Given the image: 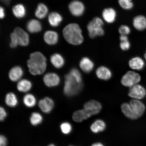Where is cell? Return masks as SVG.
Segmentation results:
<instances>
[{"mask_svg": "<svg viewBox=\"0 0 146 146\" xmlns=\"http://www.w3.org/2000/svg\"><path fill=\"white\" fill-rule=\"evenodd\" d=\"M32 87L31 82L26 79L20 80L17 84V88L20 92H26L30 90Z\"/></svg>", "mask_w": 146, "mask_h": 146, "instance_id": "26", "label": "cell"}, {"mask_svg": "<svg viewBox=\"0 0 146 146\" xmlns=\"http://www.w3.org/2000/svg\"><path fill=\"white\" fill-rule=\"evenodd\" d=\"M14 32L17 38L18 44L21 46H27L29 43V36L28 34L22 29L17 27Z\"/></svg>", "mask_w": 146, "mask_h": 146, "instance_id": "10", "label": "cell"}, {"mask_svg": "<svg viewBox=\"0 0 146 146\" xmlns=\"http://www.w3.org/2000/svg\"><path fill=\"white\" fill-rule=\"evenodd\" d=\"M48 12V9L46 5L43 3H40L36 9L35 15L39 19H42L46 16Z\"/></svg>", "mask_w": 146, "mask_h": 146, "instance_id": "25", "label": "cell"}, {"mask_svg": "<svg viewBox=\"0 0 146 146\" xmlns=\"http://www.w3.org/2000/svg\"><path fill=\"white\" fill-rule=\"evenodd\" d=\"M14 15L18 18H22L26 14V10L24 6L21 4L16 5L12 8Z\"/></svg>", "mask_w": 146, "mask_h": 146, "instance_id": "27", "label": "cell"}, {"mask_svg": "<svg viewBox=\"0 0 146 146\" xmlns=\"http://www.w3.org/2000/svg\"><path fill=\"white\" fill-rule=\"evenodd\" d=\"M27 30L32 33H36L41 31L42 30V25L40 21L36 19H32L27 23Z\"/></svg>", "mask_w": 146, "mask_h": 146, "instance_id": "18", "label": "cell"}, {"mask_svg": "<svg viewBox=\"0 0 146 146\" xmlns=\"http://www.w3.org/2000/svg\"><path fill=\"white\" fill-rule=\"evenodd\" d=\"M104 23L100 18L96 17L89 23L87 26L89 35L91 38L97 36H102L104 34V31L102 26Z\"/></svg>", "mask_w": 146, "mask_h": 146, "instance_id": "5", "label": "cell"}, {"mask_svg": "<svg viewBox=\"0 0 146 146\" xmlns=\"http://www.w3.org/2000/svg\"><path fill=\"white\" fill-rule=\"evenodd\" d=\"M68 7L71 13L75 16H81L85 10V7L83 3L77 0L71 2Z\"/></svg>", "mask_w": 146, "mask_h": 146, "instance_id": "9", "label": "cell"}, {"mask_svg": "<svg viewBox=\"0 0 146 146\" xmlns=\"http://www.w3.org/2000/svg\"><path fill=\"white\" fill-rule=\"evenodd\" d=\"M73 146V145H70V146Z\"/></svg>", "mask_w": 146, "mask_h": 146, "instance_id": "42", "label": "cell"}, {"mask_svg": "<svg viewBox=\"0 0 146 146\" xmlns=\"http://www.w3.org/2000/svg\"><path fill=\"white\" fill-rule=\"evenodd\" d=\"M144 56H145V60H146V52L145 53V55H144Z\"/></svg>", "mask_w": 146, "mask_h": 146, "instance_id": "41", "label": "cell"}, {"mask_svg": "<svg viewBox=\"0 0 146 146\" xmlns=\"http://www.w3.org/2000/svg\"><path fill=\"white\" fill-rule=\"evenodd\" d=\"M141 80L139 74L132 71L127 72L121 80L122 85L125 87H132L139 82Z\"/></svg>", "mask_w": 146, "mask_h": 146, "instance_id": "6", "label": "cell"}, {"mask_svg": "<svg viewBox=\"0 0 146 146\" xmlns=\"http://www.w3.org/2000/svg\"><path fill=\"white\" fill-rule=\"evenodd\" d=\"M5 17V13L4 9L2 7L0 8V17L1 19H3Z\"/></svg>", "mask_w": 146, "mask_h": 146, "instance_id": "38", "label": "cell"}, {"mask_svg": "<svg viewBox=\"0 0 146 146\" xmlns=\"http://www.w3.org/2000/svg\"><path fill=\"white\" fill-rule=\"evenodd\" d=\"M27 65L31 74L33 75L41 74L46 69V59L40 52H34L30 54Z\"/></svg>", "mask_w": 146, "mask_h": 146, "instance_id": "3", "label": "cell"}, {"mask_svg": "<svg viewBox=\"0 0 146 146\" xmlns=\"http://www.w3.org/2000/svg\"><path fill=\"white\" fill-rule=\"evenodd\" d=\"M42 120V116L37 112L33 113L30 118L31 123L34 126L40 124Z\"/></svg>", "mask_w": 146, "mask_h": 146, "instance_id": "30", "label": "cell"}, {"mask_svg": "<svg viewBox=\"0 0 146 146\" xmlns=\"http://www.w3.org/2000/svg\"><path fill=\"white\" fill-rule=\"evenodd\" d=\"M118 2L120 6L125 10H129L133 6L131 0H118Z\"/></svg>", "mask_w": 146, "mask_h": 146, "instance_id": "32", "label": "cell"}, {"mask_svg": "<svg viewBox=\"0 0 146 146\" xmlns=\"http://www.w3.org/2000/svg\"><path fill=\"white\" fill-rule=\"evenodd\" d=\"M7 116L6 111L3 108H0V120L1 121H3L5 119Z\"/></svg>", "mask_w": 146, "mask_h": 146, "instance_id": "36", "label": "cell"}, {"mask_svg": "<svg viewBox=\"0 0 146 146\" xmlns=\"http://www.w3.org/2000/svg\"><path fill=\"white\" fill-rule=\"evenodd\" d=\"M106 127L104 121L100 119H97L90 126V129L92 132L95 134L103 132Z\"/></svg>", "mask_w": 146, "mask_h": 146, "instance_id": "16", "label": "cell"}, {"mask_svg": "<svg viewBox=\"0 0 146 146\" xmlns=\"http://www.w3.org/2000/svg\"><path fill=\"white\" fill-rule=\"evenodd\" d=\"M57 33L52 31H48L46 32L44 35V39L46 43L50 45L56 44L58 40Z\"/></svg>", "mask_w": 146, "mask_h": 146, "instance_id": "13", "label": "cell"}, {"mask_svg": "<svg viewBox=\"0 0 146 146\" xmlns=\"http://www.w3.org/2000/svg\"><path fill=\"white\" fill-rule=\"evenodd\" d=\"M91 146H105L103 145V144H102L100 142H96V143H95L93 144Z\"/></svg>", "mask_w": 146, "mask_h": 146, "instance_id": "39", "label": "cell"}, {"mask_svg": "<svg viewBox=\"0 0 146 146\" xmlns=\"http://www.w3.org/2000/svg\"><path fill=\"white\" fill-rule=\"evenodd\" d=\"M54 103L50 98L46 97L40 100L39 106L41 111L45 113H48L52 111L54 107Z\"/></svg>", "mask_w": 146, "mask_h": 146, "instance_id": "12", "label": "cell"}, {"mask_svg": "<svg viewBox=\"0 0 146 146\" xmlns=\"http://www.w3.org/2000/svg\"><path fill=\"white\" fill-rule=\"evenodd\" d=\"M43 81L45 85L49 87L57 86L60 82V78L57 74L54 73H48L45 75Z\"/></svg>", "mask_w": 146, "mask_h": 146, "instance_id": "11", "label": "cell"}, {"mask_svg": "<svg viewBox=\"0 0 146 146\" xmlns=\"http://www.w3.org/2000/svg\"><path fill=\"white\" fill-rule=\"evenodd\" d=\"M102 105L96 100H91L86 103L84 109L92 116L99 113L102 109Z\"/></svg>", "mask_w": 146, "mask_h": 146, "instance_id": "7", "label": "cell"}, {"mask_svg": "<svg viewBox=\"0 0 146 146\" xmlns=\"http://www.w3.org/2000/svg\"><path fill=\"white\" fill-rule=\"evenodd\" d=\"M10 38L11 41L10 44V47L12 48H15L19 45V44H18L15 34L14 32L11 34Z\"/></svg>", "mask_w": 146, "mask_h": 146, "instance_id": "33", "label": "cell"}, {"mask_svg": "<svg viewBox=\"0 0 146 146\" xmlns=\"http://www.w3.org/2000/svg\"><path fill=\"white\" fill-rule=\"evenodd\" d=\"M122 112L127 117L132 120L139 118L145 112L144 104L138 100H133L129 103H124L121 106Z\"/></svg>", "mask_w": 146, "mask_h": 146, "instance_id": "2", "label": "cell"}, {"mask_svg": "<svg viewBox=\"0 0 146 146\" xmlns=\"http://www.w3.org/2000/svg\"><path fill=\"white\" fill-rule=\"evenodd\" d=\"M5 102L6 104L10 107L16 106L18 104V100L15 95L10 92L7 94L5 96Z\"/></svg>", "mask_w": 146, "mask_h": 146, "instance_id": "28", "label": "cell"}, {"mask_svg": "<svg viewBox=\"0 0 146 146\" xmlns=\"http://www.w3.org/2000/svg\"><path fill=\"white\" fill-rule=\"evenodd\" d=\"M119 32L121 35H127L130 33L129 27L125 25H122L119 29Z\"/></svg>", "mask_w": 146, "mask_h": 146, "instance_id": "34", "label": "cell"}, {"mask_svg": "<svg viewBox=\"0 0 146 146\" xmlns=\"http://www.w3.org/2000/svg\"><path fill=\"white\" fill-rule=\"evenodd\" d=\"M129 65L131 68L138 70H141L145 66V62L141 58L136 57L132 58L129 61Z\"/></svg>", "mask_w": 146, "mask_h": 146, "instance_id": "21", "label": "cell"}, {"mask_svg": "<svg viewBox=\"0 0 146 146\" xmlns=\"http://www.w3.org/2000/svg\"><path fill=\"white\" fill-rule=\"evenodd\" d=\"M133 24L137 30H145L146 29V18L143 16H137L133 20Z\"/></svg>", "mask_w": 146, "mask_h": 146, "instance_id": "20", "label": "cell"}, {"mask_svg": "<svg viewBox=\"0 0 146 146\" xmlns=\"http://www.w3.org/2000/svg\"><path fill=\"white\" fill-rule=\"evenodd\" d=\"M103 16L104 19L107 22L112 23H113L115 19L116 12L112 8L106 9L103 11Z\"/></svg>", "mask_w": 146, "mask_h": 146, "instance_id": "23", "label": "cell"}, {"mask_svg": "<svg viewBox=\"0 0 146 146\" xmlns=\"http://www.w3.org/2000/svg\"><path fill=\"white\" fill-rule=\"evenodd\" d=\"M63 33L66 40L71 44L79 45L83 42L82 31L77 24L72 23L67 25L63 29Z\"/></svg>", "mask_w": 146, "mask_h": 146, "instance_id": "4", "label": "cell"}, {"mask_svg": "<svg viewBox=\"0 0 146 146\" xmlns=\"http://www.w3.org/2000/svg\"><path fill=\"white\" fill-rule=\"evenodd\" d=\"M80 66L82 70L86 73L90 72L94 68L93 62L87 57L82 58L80 62Z\"/></svg>", "mask_w": 146, "mask_h": 146, "instance_id": "17", "label": "cell"}, {"mask_svg": "<svg viewBox=\"0 0 146 146\" xmlns=\"http://www.w3.org/2000/svg\"><path fill=\"white\" fill-rule=\"evenodd\" d=\"M7 140L5 137L1 135L0 137V146H7Z\"/></svg>", "mask_w": 146, "mask_h": 146, "instance_id": "37", "label": "cell"}, {"mask_svg": "<svg viewBox=\"0 0 146 146\" xmlns=\"http://www.w3.org/2000/svg\"><path fill=\"white\" fill-rule=\"evenodd\" d=\"M51 63L57 68H61L64 64V60L61 55L55 54L52 55L50 57Z\"/></svg>", "mask_w": 146, "mask_h": 146, "instance_id": "24", "label": "cell"}, {"mask_svg": "<svg viewBox=\"0 0 146 146\" xmlns=\"http://www.w3.org/2000/svg\"><path fill=\"white\" fill-rule=\"evenodd\" d=\"M121 41L120 47L122 50L124 51L128 50L130 47V44L128 41V39L123 40Z\"/></svg>", "mask_w": 146, "mask_h": 146, "instance_id": "35", "label": "cell"}, {"mask_svg": "<svg viewBox=\"0 0 146 146\" xmlns=\"http://www.w3.org/2000/svg\"><path fill=\"white\" fill-rule=\"evenodd\" d=\"M96 74L100 79L107 81L110 79L112 76V73L109 69L104 66H101L97 69Z\"/></svg>", "mask_w": 146, "mask_h": 146, "instance_id": "15", "label": "cell"}, {"mask_svg": "<svg viewBox=\"0 0 146 146\" xmlns=\"http://www.w3.org/2000/svg\"><path fill=\"white\" fill-rule=\"evenodd\" d=\"M128 95L135 99H141L146 96V90L141 85L136 84L131 88Z\"/></svg>", "mask_w": 146, "mask_h": 146, "instance_id": "8", "label": "cell"}, {"mask_svg": "<svg viewBox=\"0 0 146 146\" xmlns=\"http://www.w3.org/2000/svg\"><path fill=\"white\" fill-rule=\"evenodd\" d=\"M23 71L21 67L17 66L12 68L9 72V78L11 80L16 82L19 80L23 76Z\"/></svg>", "mask_w": 146, "mask_h": 146, "instance_id": "19", "label": "cell"}, {"mask_svg": "<svg viewBox=\"0 0 146 146\" xmlns=\"http://www.w3.org/2000/svg\"><path fill=\"white\" fill-rule=\"evenodd\" d=\"M64 92L67 96L76 95L81 92L82 88V78L81 73L76 68L71 69L65 76Z\"/></svg>", "mask_w": 146, "mask_h": 146, "instance_id": "1", "label": "cell"}, {"mask_svg": "<svg viewBox=\"0 0 146 146\" xmlns=\"http://www.w3.org/2000/svg\"><path fill=\"white\" fill-rule=\"evenodd\" d=\"M62 16L56 12L51 13L48 16V21L51 26L57 27L62 21Z\"/></svg>", "mask_w": 146, "mask_h": 146, "instance_id": "22", "label": "cell"}, {"mask_svg": "<svg viewBox=\"0 0 146 146\" xmlns=\"http://www.w3.org/2000/svg\"><path fill=\"white\" fill-rule=\"evenodd\" d=\"M91 116L84 109L76 111L73 114L72 118L74 121L81 123L83 120L87 119Z\"/></svg>", "mask_w": 146, "mask_h": 146, "instance_id": "14", "label": "cell"}, {"mask_svg": "<svg viewBox=\"0 0 146 146\" xmlns=\"http://www.w3.org/2000/svg\"><path fill=\"white\" fill-rule=\"evenodd\" d=\"M23 103L27 107L32 108L36 104V100L33 95L28 94L24 97Z\"/></svg>", "mask_w": 146, "mask_h": 146, "instance_id": "29", "label": "cell"}, {"mask_svg": "<svg viewBox=\"0 0 146 146\" xmlns=\"http://www.w3.org/2000/svg\"><path fill=\"white\" fill-rule=\"evenodd\" d=\"M60 129L64 134L67 135L70 134L72 132V125L68 122H64L60 125Z\"/></svg>", "mask_w": 146, "mask_h": 146, "instance_id": "31", "label": "cell"}, {"mask_svg": "<svg viewBox=\"0 0 146 146\" xmlns=\"http://www.w3.org/2000/svg\"><path fill=\"white\" fill-rule=\"evenodd\" d=\"M48 146H55L53 144H50Z\"/></svg>", "mask_w": 146, "mask_h": 146, "instance_id": "40", "label": "cell"}]
</instances>
